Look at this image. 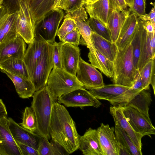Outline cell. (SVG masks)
Returning a JSON list of instances; mask_svg holds the SVG:
<instances>
[{
	"mask_svg": "<svg viewBox=\"0 0 155 155\" xmlns=\"http://www.w3.org/2000/svg\"><path fill=\"white\" fill-rule=\"evenodd\" d=\"M49 134L68 154L78 149L80 135L75 122L66 108L56 101L52 108Z\"/></svg>",
	"mask_w": 155,
	"mask_h": 155,
	"instance_id": "6da1fadb",
	"label": "cell"
},
{
	"mask_svg": "<svg viewBox=\"0 0 155 155\" xmlns=\"http://www.w3.org/2000/svg\"><path fill=\"white\" fill-rule=\"evenodd\" d=\"M31 107L35 112L37 123V134L48 140L52 108L54 100L48 91L46 85L35 91L33 96Z\"/></svg>",
	"mask_w": 155,
	"mask_h": 155,
	"instance_id": "7a4b0ae2",
	"label": "cell"
},
{
	"mask_svg": "<svg viewBox=\"0 0 155 155\" xmlns=\"http://www.w3.org/2000/svg\"><path fill=\"white\" fill-rule=\"evenodd\" d=\"M113 83L130 87L134 83L138 71L134 66L131 43L123 49L118 50L113 61Z\"/></svg>",
	"mask_w": 155,
	"mask_h": 155,
	"instance_id": "3957f363",
	"label": "cell"
},
{
	"mask_svg": "<svg viewBox=\"0 0 155 155\" xmlns=\"http://www.w3.org/2000/svg\"><path fill=\"white\" fill-rule=\"evenodd\" d=\"M46 86L54 100L75 90L83 88L76 76L62 68H53L48 78Z\"/></svg>",
	"mask_w": 155,
	"mask_h": 155,
	"instance_id": "277c9868",
	"label": "cell"
},
{
	"mask_svg": "<svg viewBox=\"0 0 155 155\" xmlns=\"http://www.w3.org/2000/svg\"><path fill=\"white\" fill-rule=\"evenodd\" d=\"M122 107L127 120L135 132L143 136L147 135L151 137V135L155 134V128L149 116L130 104H127Z\"/></svg>",
	"mask_w": 155,
	"mask_h": 155,
	"instance_id": "5b68a950",
	"label": "cell"
},
{
	"mask_svg": "<svg viewBox=\"0 0 155 155\" xmlns=\"http://www.w3.org/2000/svg\"><path fill=\"white\" fill-rule=\"evenodd\" d=\"M64 16L62 10H52L35 25V35L39 34L47 42L53 43L55 41L60 24Z\"/></svg>",
	"mask_w": 155,
	"mask_h": 155,
	"instance_id": "8992f818",
	"label": "cell"
},
{
	"mask_svg": "<svg viewBox=\"0 0 155 155\" xmlns=\"http://www.w3.org/2000/svg\"><path fill=\"white\" fill-rule=\"evenodd\" d=\"M53 47L48 43L44 53L38 61L31 80L36 91L45 87L53 68Z\"/></svg>",
	"mask_w": 155,
	"mask_h": 155,
	"instance_id": "52a82bcc",
	"label": "cell"
},
{
	"mask_svg": "<svg viewBox=\"0 0 155 155\" xmlns=\"http://www.w3.org/2000/svg\"><path fill=\"white\" fill-rule=\"evenodd\" d=\"M58 102L67 107H99L101 103L88 90L83 88L74 90L57 98Z\"/></svg>",
	"mask_w": 155,
	"mask_h": 155,
	"instance_id": "ba28073f",
	"label": "cell"
},
{
	"mask_svg": "<svg viewBox=\"0 0 155 155\" xmlns=\"http://www.w3.org/2000/svg\"><path fill=\"white\" fill-rule=\"evenodd\" d=\"M76 76L78 81L83 85V88L87 90L100 87L104 85L101 73L81 57Z\"/></svg>",
	"mask_w": 155,
	"mask_h": 155,
	"instance_id": "9c48e42d",
	"label": "cell"
},
{
	"mask_svg": "<svg viewBox=\"0 0 155 155\" xmlns=\"http://www.w3.org/2000/svg\"><path fill=\"white\" fill-rule=\"evenodd\" d=\"M17 15L16 31L28 44L32 42L35 37V24L32 19L30 9L20 1Z\"/></svg>",
	"mask_w": 155,
	"mask_h": 155,
	"instance_id": "30bf717a",
	"label": "cell"
},
{
	"mask_svg": "<svg viewBox=\"0 0 155 155\" xmlns=\"http://www.w3.org/2000/svg\"><path fill=\"white\" fill-rule=\"evenodd\" d=\"M68 13L75 21L81 34V37L80 44L86 46L89 51L95 54L96 50L91 36L93 32L87 22L88 15L84 7L82 6L72 12Z\"/></svg>",
	"mask_w": 155,
	"mask_h": 155,
	"instance_id": "8fae6325",
	"label": "cell"
},
{
	"mask_svg": "<svg viewBox=\"0 0 155 155\" xmlns=\"http://www.w3.org/2000/svg\"><path fill=\"white\" fill-rule=\"evenodd\" d=\"M48 43L40 35L37 34L35 35L33 42L28 44L23 60L27 68L30 79Z\"/></svg>",
	"mask_w": 155,
	"mask_h": 155,
	"instance_id": "7c38bea8",
	"label": "cell"
},
{
	"mask_svg": "<svg viewBox=\"0 0 155 155\" xmlns=\"http://www.w3.org/2000/svg\"><path fill=\"white\" fill-rule=\"evenodd\" d=\"M0 155H21L10 130L7 117L0 118Z\"/></svg>",
	"mask_w": 155,
	"mask_h": 155,
	"instance_id": "4fadbf2b",
	"label": "cell"
},
{
	"mask_svg": "<svg viewBox=\"0 0 155 155\" xmlns=\"http://www.w3.org/2000/svg\"><path fill=\"white\" fill-rule=\"evenodd\" d=\"M26 48V43L18 34L14 39L0 43V64L12 58L23 59Z\"/></svg>",
	"mask_w": 155,
	"mask_h": 155,
	"instance_id": "5bb4252c",
	"label": "cell"
},
{
	"mask_svg": "<svg viewBox=\"0 0 155 155\" xmlns=\"http://www.w3.org/2000/svg\"><path fill=\"white\" fill-rule=\"evenodd\" d=\"M97 130L104 155H119L114 130L108 124L105 125L102 123Z\"/></svg>",
	"mask_w": 155,
	"mask_h": 155,
	"instance_id": "9a60e30c",
	"label": "cell"
},
{
	"mask_svg": "<svg viewBox=\"0 0 155 155\" xmlns=\"http://www.w3.org/2000/svg\"><path fill=\"white\" fill-rule=\"evenodd\" d=\"M80 54V49L78 46L63 42L61 45L62 68L76 76Z\"/></svg>",
	"mask_w": 155,
	"mask_h": 155,
	"instance_id": "2e32d148",
	"label": "cell"
},
{
	"mask_svg": "<svg viewBox=\"0 0 155 155\" xmlns=\"http://www.w3.org/2000/svg\"><path fill=\"white\" fill-rule=\"evenodd\" d=\"M9 128L16 142L28 145L38 150L41 136L31 132L16 123L12 118H8Z\"/></svg>",
	"mask_w": 155,
	"mask_h": 155,
	"instance_id": "e0dca14e",
	"label": "cell"
},
{
	"mask_svg": "<svg viewBox=\"0 0 155 155\" xmlns=\"http://www.w3.org/2000/svg\"><path fill=\"white\" fill-rule=\"evenodd\" d=\"M78 149L85 155H104L96 130L90 127L80 136Z\"/></svg>",
	"mask_w": 155,
	"mask_h": 155,
	"instance_id": "ac0fdd59",
	"label": "cell"
},
{
	"mask_svg": "<svg viewBox=\"0 0 155 155\" xmlns=\"http://www.w3.org/2000/svg\"><path fill=\"white\" fill-rule=\"evenodd\" d=\"M110 112L115 123L118 125L126 132L137 148L142 151L141 139L143 136L135 132L127 120L123 113L122 107L111 106L110 107Z\"/></svg>",
	"mask_w": 155,
	"mask_h": 155,
	"instance_id": "d6986e66",
	"label": "cell"
},
{
	"mask_svg": "<svg viewBox=\"0 0 155 155\" xmlns=\"http://www.w3.org/2000/svg\"><path fill=\"white\" fill-rule=\"evenodd\" d=\"M138 17L130 13L126 18L115 42L118 50L123 49L131 43L137 28Z\"/></svg>",
	"mask_w": 155,
	"mask_h": 155,
	"instance_id": "ffe728a7",
	"label": "cell"
},
{
	"mask_svg": "<svg viewBox=\"0 0 155 155\" xmlns=\"http://www.w3.org/2000/svg\"><path fill=\"white\" fill-rule=\"evenodd\" d=\"M155 33H148L144 29L137 68L139 72L141 71L146 64L155 59Z\"/></svg>",
	"mask_w": 155,
	"mask_h": 155,
	"instance_id": "44dd1931",
	"label": "cell"
},
{
	"mask_svg": "<svg viewBox=\"0 0 155 155\" xmlns=\"http://www.w3.org/2000/svg\"><path fill=\"white\" fill-rule=\"evenodd\" d=\"M13 82L19 97L23 99L32 97L35 92L34 86L31 79L11 73L5 69H0Z\"/></svg>",
	"mask_w": 155,
	"mask_h": 155,
	"instance_id": "7402d4cb",
	"label": "cell"
},
{
	"mask_svg": "<svg viewBox=\"0 0 155 155\" xmlns=\"http://www.w3.org/2000/svg\"><path fill=\"white\" fill-rule=\"evenodd\" d=\"M115 136L119 148V155H142L129 136L117 124H115Z\"/></svg>",
	"mask_w": 155,
	"mask_h": 155,
	"instance_id": "603a6c76",
	"label": "cell"
},
{
	"mask_svg": "<svg viewBox=\"0 0 155 155\" xmlns=\"http://www.w3.org/2000/svg\"><path fill=\"white\" fill-rule=\"evenodd\" d=\"M17 17L16 13H6L0 18V43L10 40L16 37Z\"/></svg>",
	"mask_w": 155,
	"mask_h": 155,
	"instance_id": "cb8c5ba5",
	"label": "cell"
},
{
	"mask_svg": "<svg viewBox=\"0 0 155 155\" xmlns=\"http://www.w3.org/2000/svg\"><path fill=\"white\" fill-rule=\"evenodd\" d=\"M130 87L113 84H104L100 87L88 90L98 100L109 101L121 94Z\"/></svg>",
	"mask_w": 155,
	"mask_h": 155,
	"instance_id": "d4e9b609",
	"label": "cell"
},
{
	"mask_svg": "<svg viewBox=\"0 0 155 155\" xmlns=\"http://www.w3.org/2000/svg\"><path fill=\"white\" fill-rule=\"evenodd\" d=\"M143 89L142 81L140 73L138 72L133 85L122 94L109 101L113 106L123 107Z\"/></svg>",
	"mask_w": 155,
	"mask_h": 155,
	"instance_id": "484cf974",
	"label": "cell"
},
{
	"mask_svg": "<svg viewBox=\"0 0 155 155\" xmlns=\"http://www.w3.org/2000/svg\"><path fill=\"white\" fill-rule=\"evenodd\" d=\"M84 7L90 17L96 18L107 27V22L110 8L108 0H99Z\"/></svg>",
	"mask_w": 155,
	"mask_h": 155,
	"instance_id": "4316f807",
	"label": "cell"
},
{
	"mask_svg": "<svg viewBox=\"0 0 155 155\" xmlns=\"http://www.w3.org/2000/svg\"><path fill=\"white\" fill-rule=\"evenodd\" d=\"M130 13L129 10L119 12L110 9L107 27L110 33L112 42L115 43L123 23Z\"/></svg>",
	"mask_w": 155,
	"mask_h": 155,
	"instance_id": "83f0119b",
	"label": "cell"
},
{
	"mask_svg": "<svg viewBox=\"0 0 155 155\" xmlns=\"http://www.w3.org/2000/svg\"><path fill=\"white\" fill-rule=\"evenodd\" d=\"M91 36L96 50L113 61L118 50L115 43L110 42L94 32Z\"/></svg>",
	"mask_w": 155,
	"mask_h": 155,
	"instance_id": "f1b7e54d",
	"label": "cell"
},
{
	"mask_svg": "<svg viewBox=\"0 0 155 155\" xmlns=\"http://www.w3.org/2000/svg\"><path fill=\"white\" fill-rule=\"evenodd\" d=\"M88 57L91 64L108 78H113L114 76L113 61L106 58L102 54L96 50L95 54L89 52Z\"/></svg>",
	"mask_w": 155,
	"mask_h": 155,
	"instance_id": "f546056e",
	"label": "cell"
},
{
	"mask_svg": "<svg viewBox=\"0 0 155 155\" xmlns=\"http://www.w3.org/2000/svg\"><path fill=\"white\" fill-rule=\"evenodd\" d=\"M54 1L55 0H32L30 11L35 25L52 10Z\"/></svg>",
	"mask_w": 155,
	"mask_h": 155,
	"instance_id": "4dcf8cb0",
	"label": "cell"
},
{
	"mask_svg": "<svg viewBox=\"0 0 155 155\" xmlns=\"http://www.w3.org/2000/svg\"><path fill=\"white\" fill-rule=\"evenodd\" d=\"M0 69L30 79L27 68L22 59L13 58L7 60L0 64Z\"/></svg>",
	"mask_w": 155,
	"mask_h": 155,
	"instance_id": "1f68e13d",
	"label": "cell"
},
{
	"mask_svg": "<svg viewBox=\"0 0 155 155\" xmlns=\"http://www.w3.org/2000/svg\"><path fill=\"white\" fill-rule=\"evenodd\" d=\"M37 150L39 155H62L67 153L58 143L53 140L50 142L48 139L41 136Z\"/></svg>",
	"mask_w": 155,
	"mask_h": 155,
	"instance_id": "d6a6232c",
	"label": "cell"
},
{
	"mask_svg": "<svg viewBox=\"0 0 155 155\" xmlns=\"http://www.w3.org/2000/svg\"><path fill=\"white\" fill-rule=\"evenodd\" d=\"M144 29L142 20L138 17L137 28L131 42L132 48L134 65L137 70L140 53L142 36Z\"/></svg>",
	"mask_w": 155,
	"mask_h": 155,
	"instance_id": "836d02e7",
	"label": "cell"
},
{
	"mask_svg": "<svg viewBox=\"0 0 155 155\" xmlns=\"http://www.w3.org/2000/svg\"><path fill=\"white\" fill-rule=\"evenodd\" d=\"M147 90H142L127 104L134 106L146 115L149 116V110L152 99L150 93Z\"/></svg>",
	"mask_w": 155,
	"mask_h": 155,
	"instance_id": "e575fe53",
	"label": "cell"
},
{
	"mask_svg": "<svg viewBox=\"0 0 155 155\" xmlns=\"http://www.w3.org/2000/svg\"><path fill=\"white\" fill-rule=\"evenodd\" d=\"M21 126L28 130L34 133L37 129V123L35 112L30 107H26L24 111Z\"/></svg>",
	"mask_w": 155,
	"mask_h": 155,
	"instance_id": "d590c367",
	"label": "cell"
},
{
	"mask_svg": "<svg viewBox=\"0 0 155 155\" xmlns=\"http://www.w3.org/2000/svg\"><path fill=\"white\" fill-rule=\"evenodd\" d=\"M87 21L94 32L112 42L109 29L102 22L97 19L92 17L88 19Z\"/></svg>",
	"mask_w": 155,
	"mask_h": 155,
	"instance_id": "8d00e7d4",
	"label": "cell"
},
{
	"mask_svg": "<svg viewBox=\"0 0 155 155\" xmlns=\"http://www.w3.org/2000/svg\"><path fill=\"white\" fill-rule=\"evenodd\" d=\"M64 18L63 22L58 28L56 35L60 41L66 35L77 28L75 21L69 16L68 14H66Z\"/></svg>",
	"mask_w": 155,
	"mask_h": 155,
	"instance_id": "74e56055",
	"label": "cell"
},
{
	"mask_svg": "<svg viewBox=\"0 0 155 155\" xmlns=\"http://www.w3.org/2000/svg\"><path fill=\"white\" fill-rule=\"evenodd\" d=\"M155 66V59L149 61L143 67L139 72L142 81L144 89H150L152 73Z\"/></svg>",
	"mask_w": 155,
	"mask_h": 155,
	"instance_id": "f35d334b",
	"label": "cell"
},
{
	"mask_svg": "<svg viewBox=\"0 0 155 155\" xmlns=\"http://www.w3.org/2000/svg\"><path fill=\"white\" fill-rule=\"evenodd\" d=\"M63 42H57L55 41L52 43L53 47V68H62L61 66V45Z\"/></svg>",
	"mask_w": 155,
	"mask_h": 155,
	"instance_id": "ab89813d",
	"label": "cell"
},
{
	"mask_svg": "<svg viewBox=\"0 0 155 155\" xmlns=\"http://www.w3.org/2000/svg\"><path fill=\"white\" fill-rule=\"evenodd\" d=\"M20 0L30 8L32 0H4L2 5L6 8L7 13L9 14L16 13L18 10Z\"/></svg>",
	"mask_w": 155,
	"mask_h": 155,
	"instance_id": "60d3db41",
	"label": "cell"
},
{
	"mask_svg": "<svg viewBox=\"0 0 155 155\" xmlns=\"http://www.w3.org/2000/svg\"><path fill=\"white\" fill-rule=\"evenodd\" d=\"M146 0H133L132 5L128 10L130 13H134L139 17L146 14Z\"/></svg>",
	"mask_w": 155,
	"mask_h": 155,
	"instance_id": "b9f144b4",
	"label": "cell"
},
{
	"mask_svg": "<svg viewBox=\"0 0 155 155\" xmlns=\"http://www.w3.org/2000/svg\"><path fill=\"white\" fill-rule=\"evenodd\" d=\"M81 34L77 28L70 33L66 35L63 38L61 42L78 46L80 44Z\"/></svg>",
	"mask_w": 155,
	"mask_h": 155,
	"instance_id": "7bdbcfd3",
	"label": "cell"
},
{
	"mask_svg": "<svg viewBox=\"0 0 155 155\" xmlns=\"http://www.w3.org/2000/svg\"><path fill=\"white\" fill-rule=\"evenodd\" d=\"M110 9L117 12L128 10L125 0H108Z\"/></svg>",
	"mask_w": 155,
	"mask_h": 155,
	"instance_id": "ee69618b",
	"label": "cell"
},
{
	"mask_svg": "<svg viewBox=\"0 0 155 155\" xmlns=\"http://www.w3.org/2000/svg\"><path fill=\"white\" fill-rule=\"evenodd\" d=\"M84 0H67L66 7L64 10L66 14L71 12L84 6Z\"/></svg>",
	"mask_w": 155,
	"mask_h": 155,
	"instance_id": "f6af8a7d",
	"label": "cell"
},
{
	"mask_svg": "<svg viewBox=\"0 0 155 155\" xmlns=\"http://www.w3.org/2000/svg\"><path fill=\"white\" fill-rule=\"evenodd\" d=\"M21 155H39L37 150L30 146L16 142Z\"/></svg>",
	"mask_w": 155,
	"mask_h": 155,
	"instance_id": "bcb514c9",
	"label": "cell"
},
{
	"mask_svg": "<svg viewBox=\"0 0 155 155\" xmlns=\"http://www.w3.org/2000/svg\"><path fill=\"white\" fill-rule=\"evenodd\" d=\"M153 7L152 8L150 13L148 14L141 16L139 17L141 20L143 21L149 20L153 24H155V3H153Z\"/></svg>",
	"mask_w": 155,
	"mask_h": 155,
	"instance_id": "7dc6e473",
	"label": "cell"
},
{
	"mask_svg": "<svg viewBox=\"0 0 155 155\" xmlns=\"http://www.w3.org/2000/svg\"><path fill=\"white\" fill-rule=\"evenodd\" d=\"M142 22L144 29L147 32L155 33V24H153L149 20H142Z\"/></svg>",
	"mask_w": 155,
	"mask_h": 155,
	"instance_id": "c3c4849f",
	"label": "cell"
},
{
	"mask_svg": "<svg viewBox=\"0 0 155 155\" xmlns=\"http://www.w3.org/2000/svg\"><path fill=\"white\" fill-rule=\"evenodd\" d=\"M67 0H55L52 10L60 9L64 10L65 8Z\"/></svg>",
	"mask_w": 155,
	"mask_h": 155,
	"instance_id": "681fc988",
	"label": "cell"
},
{
	"mask_svg": "<svg viewBox=\"0 0 155 155\" xmlns=\"http://www.w3.org/2000/svg\"><path fill=\"white\" fill-rule=\"evenodd\" d=\"M7 116V112L5 106L2 100L0 99V118Z\"/></svg>",
	"mask_w": 155,
	"mask_h": 155,
	"instance_id": "f907efd6",
	"label": "cell"
},
{
	"mask_svg": "<svg viewBox=\"0 0 155 155\" xmlns=\"http://www.w3.org/2000/svg\"><path fill=\"white\" fill-rule=\"evenodd\" d=\"M150 84L151 85L153 91L154 95L155 94V66L153 67L152 73Z\"/></svg>",
	"mask_w": 155,
	"mask_h": 155,
	"instance_id": "816d5d0a",
	"label": "cell"
},
{
	"mask_svg": "<svg viewBox=\"0 0 155 155\" xmlns=\"http://www.w3.org/2000/svg\"><path fill=\"white\" fill-rule=\"evenodd\" d=\"M7 13L5 7L3 5L0 6V18Z\"/></svg>",
	"mask_w": 155,
	"mask_h": 155,
	"instance_id": "f5cc1de1",
	"label": "cell"
},
{
	"mask_svg": "<svg viewBox=\"0 0 155 155\" xmlns=\"http://www.w3.org/2000/svg\"><path fill=\"white\" fill-rule=\"evenodd\" d=\"M98 0H84L85 4H91L96 2Z\"/></svg>",
	"mask_w": 155,
	"mask_h": 155,
	"instance_id": "db71d44e",
	"label": "cell"
},
{
	"mask_svg": "<svg viewBox=\"0 0 155 155\" xmlns=\"http://www.w3.org/2000/svg\"><path fill=\"white\" fill-rule=\"evenodd\" d=\"M127 5L130 7L132 5L133 0H125Z\"/></svg>",
	"mask_w": 155,
	"mask_h": 155,
	"instance_id": "11a10c76",
	"label": "cell"
},
{
	"mask_svg": "<svg viewBox=\"0 0 155 155\" xmlns=\"http://www.w3.org/2000/svg\"><path fill=\"white\" fill-rule=\"evenodd\" d=\"M4 0H0V6L2 5Z\"/></svg>",
	"mask_w": 155,
	"mask_h": 155,
	"instance_id": "9f6ffc18",
	"label": "cell"
}]
</instances>
